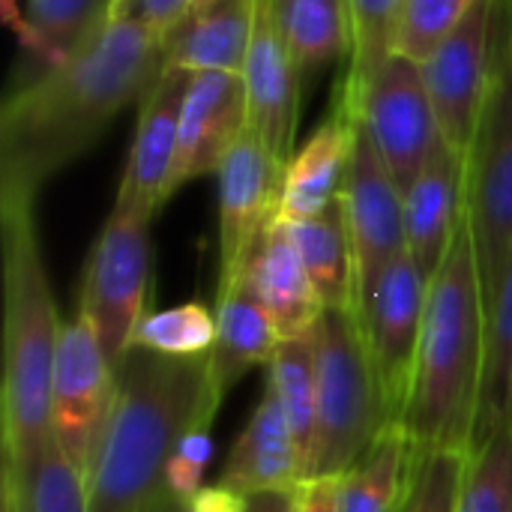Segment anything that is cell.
Returning <instances> with one entry per match:
<instances>
[{
	"instance_id": "cell-6",
	"label": "cell",
	"mask_w": 512,
	"mask_h": 512,
	"mask_svg": "<svg viewBox=\"0 0 512 512\" xmlns=\"http://www.w3.org/2000/svg\"><path fill=\"white\" fill-rule=\"evenodd\" d=\"M465 213L489 309L512 261V54L498 57L489 99L465 156Z\"/></svg>"
},
{
	"instance_id": "cell-42",
	"label": "cell",
	"mask_w": 512,
	"mask_h": 512,
	"mask_svg": "<svg viewBox=\"0 0 512 512\" xmlns=\"http://www.w3.org/2000/svg\"><path fill=\"white\" fill-rule=\"evenodd\" d=\"M207 3H213V0H198V3H195V9H201V6H207Z\"/></svg>"
},
{
	"instance_id": "cell-30",
	"label": "cell",
	"mask_w": 512,
	"mask_h": 512,
	"mask_svg": "<svg viewBox=\"0 0 512 512\" xmlns=\"http://www.w3.org/2000/svg\"><path fill=\"white\" fill-rule=\"evenodd\" d=\"M456 512H512V426L474 441Z\"/></svg>"
},
{
	"instance_id": "cell-22",
	"label": "cell",
	"mask_w": 512,
	"mask_h": 512,
	"mask_svg": "<svg viewBox=\"0 0 512 512\" xmlns=\"http://www.w3.org/2000/svg\"><path fill=\"white\" fill-rule=\"evenodd\" d=\"M276 348L273 321L243 282L216 294V342L207 354V369L219 402L252 366H270Z\"/></svg>"
},
{
	"instance_id": "cell-2",
	"label": "cell",
	"mask_w": 512,
	"mask_h": 512,
	"mask_svg": "<svg viewBox=\"0 0 512 512\" xmlns=\"http://www.w3.org/2000/svg\"><path fill=\"white\" fill-rule=\"evenodd\" d=\"M219 396L204 357L129 348L117 366V399L84 477L87 512H150L168 492L180 435ZM222 405V402H219Z\"/></svg>"
},
{
	"instance_id": "cell-18",
	"label": "cell",
	"mask_w": 512,
	"mask_h": 512,
	"mask_svg": "<svg viewBox=\"0 0 512 512\" xmlns=\"http://www.w3.org/2000/svg\"><path fill=\"white\" fill-rule=\"evenodd\" d=\"M357 141V117L336 99L333 111L321 120L312 138L294 150L282 171V192L276 222H300L321 216L339 201L345 174Z\"/></svg>"
},
{
	"instance_id": "cell-13",
	"label": "cell",
	"mask_w": 512,
	"mask_h": 512,
	"mask_svg": "<svg viewBox=\"0 0 512 512\" xmlns=\"http://www.w3.org/2000/svg\"><path fill=\"white\" fill-rule=\"evenodd\" d=\"M342 210L357 264V306L381 279V273L408 252L405 192L378 156L375 144L357 123V141L342 186Z\"/></svg>"
},
{
	"instance_id": "cell-33",
	"label": "cell",
	"mask_w": 512,
	"mask_h": 512,
	"mask_svg": "<svg viewBox=\"0 0 512 512\" xmlns=\"http://www.w3.org/2000/svg\"><path fill=\"white\" fill-rule=\"evenodd\" d=\"M477 3L480 0H405L396 54H405L417 63L429 60Z\"/></svg>"
},
{
	"instance_id": "cell-39",
	"label": "cell",
	"mask_w": 512,
	"mask_h": 512,
	"mask_svg": "<svg viewBox=\"0 0 512 512\" xmlns=\"http://www.w3.org/2000/svg\"><path fill=\"white\" fill-rule=\"evenodd\" d=\"M300 486L294 489H267L246 495V512H297Z\"/></svg>"
},
{
	"instance_id": "cell-36",
	"label": "cell",
	"mask_w": 512,
	"mask_h": 512,
	"mask_svg": "<svg viewBox=\"0 0 512 512\" xmlns=\"http://www.w3.org/2000/svg\"><path fill=\"white\" fill-rule=\"evenodd\" d=\"M198 0H111L108 21L144 27L168 42V36L195 12Z\"/></svg>"
},
{
	"instance_id": "cell-14",
	"label": "cell",
	"mask_w": 512,
	"mask_h": 512,
	"mask_svg": "<svg viewBox=\"0 0 512 512\" xmlns=\"http://www.w3.org/2000/svg\"><path fill=\"white\" fill-rule=\"evenodd\" d=\"M300 81L303 69L276 30L270 0H258L255 33L243 66L246 129L255 132L279 162H288L297 150Z\"/></svg>"
},
{
	"instance_id": "cell-28",
	"label": "cell",
	"mask_w": 512,
	"mask_h": 512,
	"mask_svg": "<svg viewBox=\"0 0 512 512\" xmlns=\"http://www.w3.org/2000/svg\"><path fill=\"white\" fill-rule=\"evenodd\" d=\"M351 6V63L348 75L339 87V99L348 111L357 108L369 84L378 78L384 63L396 54L399 39V21L405 0H348Z\"/></svg>"
},
{
	"instance_id": "cell-29",
	"label": "cell",
	"mask_w": 512,
	"mask_h": 512,
	"mask_svg": "<svg viewBox=\"0 0 512 512\" xmlns=\"http://www.w3.org/2000/svg\"><path fill=\"white\" fill-rule=\"evenodd\" d=\"M111 0H27L24 39L42 66L63 63L84 36L108 15Z\"/></svg>"
},
{
	"instance_id": "cell-10",
	"label": "cell",
	"mask_w": 512,
	"mask_h": 512,
	"mask_svg": "<svg viewBox=\"0 0 512 512\" xmlns=\"http://www.w3.org/2000/svg\"><path fill=\"white\" fill-rule=\"evenodd\" d=\"M498 9L501 0H480L441 48L420 63L438 132L459 156H468L474 144L501 57L495 48Z\"/></svg>"
},
{
	"instance_id": "cell-25",
	"label": "cell",
	"mask_w": 512,
	"mask_h": 512,
	"mask_svg": "<svg viewBox=\"0 0 512 512\" xmlns=\"http://www.w3.org/2000/svg\"><path fill=\"white\" fill-rule=\"evenodd\" d=\"M270 12L303 75L336 57H351L354 30L348 0H270Z\"/></svg>"
},
{
	"instance_id": "cell-3",
	"label": "cell",
	"mask_w": 512,
	"mask_h": 512,
	"mask_svg": "<svg viewBox=\"0 0 512 512\" xmlns=\"http://www.w3.org/2000/svg\"><path fill=\"white\" fill-rule=\"evenodd\" d=\"M483 363L486 300L471 222L462 210L450 249L429 279L414 384L402 417L417 456L471 453L483 405Z\"/></svg>"
},
{
	"instance_id": "cell-1",
	"label": "cell",
	"mask_w": 512,
	"mask_h": 512,
	"mask_svg": "<svg viewBox=\"0 0 512 512\" xmlns=\"http://www.w3.org/2000/svg\"><path fill=\"white\" fill-rule=\"evenodd\" d=\"M162 72V36L102 18L63 63L12 90L0 111V204H36L45 180L141 102Z\"/></svg>"
},
{
	"instance_id": "cell-20",
	"label": "cell",
	"mask_w": 512,
	"mask_h": 512,
	"mask_svg": "<svg viewBox=\"0 0 512 512\" xmlns=\"http://www.w3.org/2000/svg\"><path fill=\"white\" fill-rule=\"evenodd\" d=\"M219 483L243 495L303 486V468H300L294 432L270 384L264 387V396L255 405L246 429L237 435Z\"/></svg>"
},
{
	"instance_id": "cell-4",
	"label": "cell",
	"mask_w": 512,
	"mask_h": 512,
	"mask_svg": "<svg viewBox=\"0 0 512 512\" xmlns=\"http://www.w3.org/2000/svg\"><path fill=\"white\" fill-rule=\"evenodd\" d=\"M3 465L24 468L51 438V384L60 318L51 297L33 204L3 201Z\"/></svg>"
},
{
	"instance_id": "cell-37",
	"label": "cell",
	"mask_w": 512,
	"mask_h": 512,
	"mask_svg": "<svg viewBox=\"0 0 512 512\" xmlns=\"http://www.w3.org/2000/svg\"><path fill=\"white\" fill-rule=\"evenodd\" d=\"M186 512H246V495L222 483L201 486L189 501Z\"/></svg>"
},
{
	"instance_id": "cell-9",
	"label": "cell",
	"mask_w": 512,
	"mask_h": 512,
	"mask_svg": "<svg viewBox=\"0 0 512 512\" xmlns=\"http://www.w3.org/2000/svg\"><path fill=\"white\" fill-rule=\"evenodd\" d=\"M117 399V369L111 366L96 330L78 312L60 330L51 384V438L72 468L84 477L105 435Z\"/></svg>"
},
{
	"instance_id": "cell-12",
	"label": "cell",
	"mask_w": 512,
	"mask_h": 512,
	"mask_svg": "<svg viewBox=\"0 0 512 512\" xmlns=\"http://www.w3.org/2000/svg\"><path fill=\"white\" fill-rule=\"evenodd\" d=\"M285 162L255 135L243 132L216 168L219 180V285L216 294L231 288L252 246L270 228L279 210Z\"/></svg>"
},
{
	"instance_id": "cell-31",
	"label": "cell",
	"mask_w": 512,
	"mask_h": 512,
	"mask_svg": "<svg viewBox=\"0 0 512 512\" xmlns=\"http://www.w3.org/2000/svg\"><path fill=\"white\" fill-rule=\"evenodd\" d=\"M512 366V261L486 309V363H483V405L477 438L504 426V396ZM474 438V441H477Z\"/></svg>"
},
{
	"instance_id": "cell-8",
	"label": "cell",
	"mask_w": 512,
	"mask_h": 512,
	"mask_svg": "<svg viewBox=\"0 0 512 512\" xmlns=\"http://www.w3.org/2000/svg\"><path fill=\"white\" fill-rule=\"evenodd\" d=\"M429 282L411 252H402L360 300L357 318L375 369L387 423H402L423 333Z\"/></svg>"
},
{
	"instance_id": "cell-11",
	"label": "cell",
	"mask_w": 512,
	"mask_h": 512,
	"mask_svg": "<svg viewBox=\"0 0 512 512\" xmlns=\"http://www.w3.org/2000/svg\"><path fill=\"white\" fill-rule=\"evenodd\" d=\"M351 114L375 144L399 189L408 192L441 138L423 66L405 54H393Z\"/></svg>"
},
{
	"instance_id": "cell-27",
	"label": "cell",
	"mask_w": 512,
	"mask_h": 512,
	"mask_svg": "<svg viewBox=\"0 0 512 512\" xmlns=\"http://www.w3.org/2000/svg\"><path fill=\"white\" fill-rule=\"evenodd\" d=\"M0 512H87V483L51 441L24 468L3 465Z\"/></svg>"
},
{
	"instance_id": "cell-17",
	"label": "cell",
	"mask_w": 512,
	"mask_h": 512,
	"mask_svg": "<svg viewBox=\"0 0 512 512\" xmlns=\"http://www.w3.org/2000/svg\"><path fill=\"white\" fill-rule=\"evenodd\" d=\"M273 321L279 342L306 339L324 315V303L312 288L300 252L282 222H270L252 246L240 279Z\"/></svg>"
},
{
	"instance_id": "cell-35",
	"label": "cell",
	"mask_w": 512,
	"mask_h": 512,
	"mask_svg": "<svg viewBox=\"0 0 512 512\" xmlns=\"http://www.w3.org/2000/svg\"><path fill=\"white\" fill-rule=\"evenodd\" d=\"M219 402H210L195 420L192 426L180 435L177 450L171 456L168 465V492H174L177 498L189 501L201 486H204V471L213 459V420H216Z\"/></svg>"
},
{
	"instance_id": "cell-34",
	"label": "cell",
	"mask_w": 512,
	"mask_h": 512,
	"mask_svg": "<svg viewBox=\"0 0 512 512\" xmlns=\"http://www.w3.org/2000/svg\"><path fill=\"white\" fill-rule=\"evenodd\" d=\"M465 465L468 453L462 450H435L417 456L411 486L399 512H456Z\"/></svg>"
},
{
	"instance_id": "cell-16",
	"label": "cell",
	"mask_w": 512,
	"mask_h": 512,
	"mask_svg": "<svg viewBox=\"0 0 512 512\" xmlns=\"http://www.w3.org/2000/svg\"><path fill=\"white\" fill-rule=\"evenodd\" d=\"M246 84L237 72H195L189 75L177 162L171 174V195L204 174H213L237 138L246 132Z\"/></svg>"
},
{
	"instance_id": "cell-32",
	"label": "cell",
	"mask_w": 512,
	"mask_h": 512,
	"mask_svg": "<svg viewBox=\"0 0 512 512\" xmlns=\"http://www.w3.org/2000/svg\"><path fill=\"white\" fill-rule=\"evenodd\" d=\"M216 342V315L201 303H183L165 312H147L135 327L132 348L165 357H204Z\"/></svg>"
},
{
	"instance_id": "cell-15",
	"label": "cell",
	"mask_w": 512,
	"mask_h": 512,
	"mask_svg": "<svg viewBox=\"0 0 512 512\" xmlns=\"http://www.w3.org/2000/svg\"><path fill=\"white\" fill-rule=\"evenodd\" d=\"M186 84L189 72L165 66L159 81L138 102V123L132 132V147L114 207L156 216V210L171 198Z\"/></svg>"
},
{
	"instance_id": "cell-26",
	"label": "cell",
	"mask_w": 512,
	"mask_h": 512,
	"mask_svg": "<svg viewBox=\"0 0 512 512\" xmlns=\"http://www.w3.org/2000/svg\"><path fill=\"white\" fill-rule=\"evenodd\" d=\"M267 384L279 396L285 420L294 432L303 483H306L312 480L315 450H318V375H315L312 336L279 342L267 366Z\"/></svg>"
},
{
	"instance_id": "cell-41",
	"label": "cell",
	"mask_w": 512,
	"mask_h": 512,
	"mask_svg": "<svg viewBox=\"0 0 512 512\" xmlns=\"http://www.w3.org/2000/svg\"><path fill=\"white\" fill-rule=\"evenodd\" d=\"M504 423L512 426V366H510V378H507V396H504Z\"/></svg>"
},
{
	"instance_id": "cell-40",
	"label": "cell",
	"mask_w": 512,
	"mask_h": 512,
	"mask_svg": "<svg viewBox=\"0 0 512 512\" xmlns=\"http://www.w3.org/2000/svg\"><path fill=\"white\" fill-rule=\"evenodd\" d=\"M150 512H186V501L177 498L174 492H165Z\"/></svg>"
},
{
	"instance_id": "cell-43",
	"label": "cell",
	"mask_w": 512,
	"mask_h": 512,
	"mask_svg": "<svg viewBox=\"0 0 512 512\" xmlns=\"http://www.w3.org/2000/svg\"><path fill=\"white\" fill-rule=\"evenodd\" d=\"M510 54H512V51H510Z\"/></svg>"
},
{
	"instance_id": "cell-5",
	"label": "cell",
	"mask_w": 512,
	"mask_h": 512,
	"mask_svg": "<svg viewBox=\"0 0 512 512\" xmlns=\"http://www.w3.org/2000/svg\"><path fill=\"white\" fill-rule=\"evenodd\" d=\"M312 351L318 375V450L312 480L342 477L387 426L357 312L324 309L312 330Z\"/></svg>"
},
{
	"instance_id": "cell-38",
	"label": "cell",
	"mask_w": 512,
	"mask_h": 512,
	"mask_svg": "<svg viewBox=\"0 0 512 512\" xmlns=\"http://www.w3.org/2000/svg\"><path fill=\"white\" fill-rule=\"evenodd\" d=\"M297 512H339V477H315L300 486Z\"/></svg>"
},
{
	"instance_id": "cell-19",
	"label": "cell",
	"mask_w": 512,
	"mask_h": 512,
	"mask_svg": "<svg viewBox=\"0 0 512 512\" xmlns=\"http://www.w3.org/2000/svg\"><path fill=\"white\" fill-rule=\"evenodd\" d=\"M465 210V156L444 138L432 147L423 171L405 192V237L426 282L441 267Z\"/></svg>"
},
{
	"instance_id": "cell-23",
	"label": "cell",
	"mask_w": 512,
	"mask_h": 512,
	"mask_svg": "<svg viewBox=\"0 0 512 512\" xmlns=\"http://www.w3.org/2000/svg\"><path fill=\"white\" fill-rule=\"evenodd\" d=\"M282 225L288 228L324 309L357 312V264L342 198L330 204L321 216Z\"/></svg>"
},
{
	"instance_id": "cell-7",
	"label": "cell",
	"mask_w": 512,
	"mask_h": 512,
	"mask_svg": "<svg viewBox=\"0 0 512 512\" xmlns=\"http://www.w3.org/2000/svg\"><path fill=\"white\" fill-rule=\"evenodd\" d=\"M150 222L147 213L114 207L84 264L78 312L96 330L114 369L129 354L135 327L147 315L153 285Z\"/></svg>"
},
{
	"instance_id": "cell-24",
	"label": "cell",
	"mask_w": 512,
	"mask_h": 512,
	"mask_svg": "<svg viewBox=\"0 0 512 512\" xmlns=\"http://www.w3.org/2000/svg\"><path fill=\"white\" fill-rule=\"evenodd\" d=\"M417 450L402 423H387L360 462L339 477V512H399Z\"/></svg>"
},
{
	"instance_id": "cell-21",
	"label": "cell",
	"mask_w": 512,
	"mask_h": 512,
	"mask_svg": "<svg viewBox=\"0 0 512 512\" xmlns=\"http://www.w3.org/2000/svg\"><path fill=\"white\" fill-rule=\"evenodd\" d=\"M258 0H213L195 9L165 42V66L195 72L243 75Z\"/></svg>"
}]
</instances>
